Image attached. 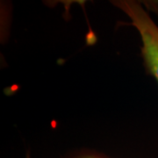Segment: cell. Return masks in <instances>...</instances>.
Returning <instances> with one entry per match:
<instances>
[{
	"label": "cell",
	"instance_id": "6da1fadb",
	"mask_svg": "<svg viewBox=\"0 0 158 158\" xmlns=\"http://www.w3.org/2000/svg\"><path fill=\"white\" fill-rule=\"evenodd\" d=\"M112 3L124 11L131 19V25L138 30L142 41L141 50L144 67L147 73L158 83V27L140 3L133 0H118Z\"/></svg>",
	"mask_w": 158,
	"mask_h": 158
},
{
	"label": "cell",
	"instance_id": "3957f363",
	"mask_svg": "<svg viewBox=\"0 0 158 158\" xmlns=\"http://www.w3.org/2000/svg\"><path fill=\"white\" fill-rule=\"evenodd\" d=\"M26 158H31V156H30V152L27 153V156Z\"/></svg>",
	"mask_w": 158,
	"mask_h": 158
},
{
	"label": "cell",
	"instance_id": "7a4b0ae2",
	"mask_svg": "<svg viewBox=\"0 0 158 158\" xmlns=\"http://www.w3.org/2000/svg\"><path fill=\"white\" fill-rule=\"evenodd\" d=\"M69 158H110L98 154L96 152H89V151H85V152H79L75 154L73 156H69Z\"/></svg>",
	"mask_w": 158,
	"mask_h": 158
}]
</instances>
